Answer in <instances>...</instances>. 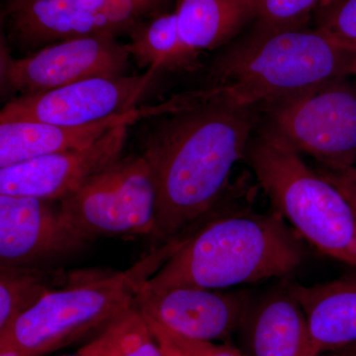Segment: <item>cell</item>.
Segmentation results:
<instances>
[{
  "instance_id": "cell-1",
  "label": "cell",
  "mask_w": 356,
  "mask_h": 356,
  "mask_svg": "<svg viewBox=\"0 0 356 356\" xmlns=\"http://www.w3.org/2000/svg\"><path fill=\"white\" fill-rule=\"evenodd\" d=\"M163 116L143 156L156 188L154 236L163 243L188 233L228 186L261 121L259 110L198 106Z\"/></svg>"
},
{
  "instance_id": "cell-2",
  "label": "cell",
  "mask_w": 356,
  "mask_h": 356,
  "mask_svg": "<svg viewBox=\"0 0 356 356\" xmlns=\"http://www.w3.org/2000/svg\"><path fill=\"white\" fill-rule=\"evenodd\" d=\"M355 51L317 28L252 27L215 58L203 88L159 105L161 115L198 106L261 110L304 89L350 76Z\"/></svg>"
},
{
  "instance_id": "cell-3",
  "label": "cell",
  "mask_w": 356,
  "mask_h": 356,
  "mask_svg": "<svg viewBox=\"0 0 356 356\" xmlns=\"http://www.w3.org/2000/svg\"><path fill=\"white\" fill-rule=\"evenodd\" d=\"M304 259L301 236L276 211L227 215L187 236L140 290L228 289L285 277Z\"/></svg>"
},
{
  "instance_id": "cell-4",
  "label": "cell",
  "mask_w": 356,
  "mask_h": 356,
  "mask_svg": "<svg viewBox=\"0 0 356 356\" xmlns=\"http://www.w3.org/2000/svg\"><path fill=\"white\" fill-rule=\"evenodd\" d=\"M245 161L273 210L321 254L356 267V211L301 154L259 123Z\"/></svg>"
},
{
  "instance_id": "cell-5",
  "label": "cell",
  "mask_w": 356,
  "mask_h": 356,
  "mask_svg": "<svg viewBox=\"0 0 356 356\" xmlns=\"http://www.w3.org/2000/svg\"><path fill=\"white\" fill-rule=\"evenodd\" d=\"M189 234L163 243L125 270L110 274L81 273L67 286L0 332V343H14L41 356L107 325L134 305L140 289L184 245Z\"/></svg>"
},
{
  "instance_id": "cell-6",
  "label": "cell",
  "mask_w": 356,
  "mask_h": 356,
  "mask_svg": "<svg viewBox=\"0 0 356 356\" xmlns=\"http://www.w3.org/2000/svg\"><path fill=\"white\" fill-rule=\"evenodd\" d=\"M348 76L304 89L259 110L262 124L330 172L356 168V84ZM261 123V121H259Z\"/></svg>"
},
{
  "instance_id": "cell-7",
  "label": "cell",
  "mask_w": 356,
  "mask_h": 356,
  "mask_svg": "<svg viewBox=\"0 0 356 356\" xmlns=\"http://www.w3.org/2000/svg\"><path fill=\"white\" fill-rule=\"evenodd\" d=\"M65 219L89 241L154 235L156 188L144 156L120 158L58 201Z\"/></svg>"
},
{
  "instance_id": "cell-8",
  "label": "cell",
  "mask_w": 356,
  "mask_h": 356,
  "mask_svg": "<svg viewBox=\"0 0 356 356\" xmlns=\"http://www.w3.org/2000/svg\"><path fill=\"white\" fill-rule=\"evenodd\" d=\"M130 58L126 44L112 34L67 40L22 58L11 57L2 43L1 86L30 95L92 77L123 76Z\"/></svg>"
},
{
  "instance_id": "cell-9",
  "label": "cell",
  "mask_w": 356,
  "mask_h": 356,
  "mask_svg": "<svg viewBox=\"0 0 356 356\" xmlns=\"http://www.w3.org/2000/svg\"><path fill=\"white\" fill-rule=\"evenodd\" d=\"M156 72L147 69L140 76L92 77L47 92L17 96L1 110L0 123L84 126L127 113L136 109Z\"/></svg>"
},
{
  "instance_id": "cell-10",
  "label": "cell",
  "mask_w": 356,
  "mask_h": 356,
  "mask_svg": "<svg viewBox=\"0 0 356 356\" xmlns=\"http://www.w3.org/2000/svg\"><path fill=\"white\" fill-rule=\"evenodd\" d=\"M248 289L173 287L140 290L134 305L144 315L180 336L229 343L254 297Z\"/></svg>"
},
{
  "instance_id": "cell-11",
  "label": "cell",
  "mask_w": 356,
  "mask_h": 356,
  "mask_svg": "<svg viewBox=\"0 0 356 356\" xmlns=\"http://www.w3.org/2000/svg\"><path fill=\"white\" fill-rule=\"evenodd\" d=\"M53 203L0 194V266L41 267L89 242Z\"/></svg>"
},
{
  "instance_id": "cell-12",
  "label": "cell",
  "mask_w": 356,
  "mask_h": 356,
  "mask_svg": "<svg viewBox=\"0 0 356 356\" xmlns=\"http://www.w3.org/2000/svg\"><path fill=\"white\" fill-rule=\"evenodd\" d=\"M129 126L124 124L115 127L83 149L48 154L0 168V194L58 202L122 158Z\"/></svg>"
},
{
  "instance_id": "cell-13",
  "label": "cell",
  "mask_w": 356,
  "mask_h": 356,
  "mask_svg": "<svg viewBox=\"0 0 356 356\" xmlns=\"http://www.w3.org/2000/svg\"><path fill=\"white\" fill-rule=\"evenodd\" d=\"M236 336L247 356H311L308 321L289 282L254 295Z\"/></svg>"
},
{
  "instance_id": "cell-14",
  "label": "cell",
  "mask_w": 356,
  "mask_h": 356,
  "mask_svg": "<svg viewBox=\"0 0 356 356\" xmlns=\"http://www.w3.org/2000/svg\"><path fill=\"white\" fill-rule=\"evenodd\" d=\"M4 15L11 40L23 47L124 31L81 0H8Z\"/></svg>"
},
{
  "instance_id": "cell-15",
  "label": "cell",
  "mask_w": 356,
  "mask_h": 356,
  "mask_svg": "<svg viewBox=\"0 0 356 356\" xmlns=\"http://www.w3.org/2000/svg\"><path fill=\"white\" fill-rule=\"evenodd\" d=\"M305 312L311 356H323L356 346V274L304 286L289 282Z\"/></svg>"
},
{
  "instance_id": "cell-16",
  "label": "cell",
  "mask_w": 356,
  "mask_h": 356,
  "mask_svg": "<svg viewBox=\"0 0 356 356\" xmlns=\"http://www.w3.org/2000/svg\"><path fill=\"white\" fill-rule=\"evenodd\" d=\"M140 118H147L146 108H136L84 126L31 121L0 123V168L48 154L83 149L112 129L124 124L132 125Z\"/></svg>"
},
{
  "instance_id": "cell-17",
  "label": "cell",
  "mask_w": 356,
  "mask_h": 356,
  "mask_svg": "<svg viewBox=\"0 0 356 356\" xmlns=\"http://www.w3.org/2000/svg\"><path fill=\"white\" fill-rule=\"evenodd\" d=\"M175 13L180 38L194 60L229 44L254 21L250 0H180Z\"/></svg>"
},
{
  "instance_id": "cell-18",
  "label": "cell",
  "mask_w": 356,
  "mask_h": 356,
  "mask_svg": "<svg viewBox=\"0 0 356 356\" xmlns=\"http://www.w3.org/2000/svg\"><path fill=\"white\" fill-rule=\"evenodd\" d=\"M81 274L43 267L0 266V332Z\"/></svg>"
},
{
  "instance_id": "cell-19",
  "label": "cell",
  "mask_w": 356,
  "mask_h": 356,
  "mask_svg": "<svg viewBox=\"0 0 356 356\" xmlns=\"http://www.w3.org/2000/svg\"><path fill=\"white\" fill-rule=\"evenodd\" d=\"M132 31L126 47L140 67L159 72L186 69L195 63L180 38L177 13L161 14L147 24L136 26Z\"/></svg>"
},
{
  "instance_id": "cell-20",
  "label": "cell",
  "mask_w": 356,
  "mask_h": 356,
  "mask_svg": "<svg viewBox=\"0 0 356 356\" xmlns=\"http://www.w3.org/2000/svg\"><path fill=\"white\" fill-rule=\"evenodd\" d=\"M77 353L81 356H163L146 318L135 305L112 318L99 336Z\"/></svg>"
},
{
  "instance_id": "cell-21",
  "label": "cell",
  "mask_w": 356,
  "mask_h": 356,
  "mask_svg": "<svg viewBox=\"0 0 356 356\" xmlns=\"http://www.w3.org/2000/svg\"><path fill=\"white\" fill-rule=\"evenodd\" d=\"M325 0H250L254 27L266 30L306 28Z\"/></svg>"
},
{
  "instance_id": "cell-22",
  "label": "cell",
  "mask_w": 356,
  "mask_h": 356,
  "mask_svg": "<svg viewBox=\"0 0 356 356\" xmlns=\"http://www.w3.org/2000/svg\"><path fill=\"white\" fill-rule=\"evenodd\" d=\"M317 13V29L356 53V0H329Z\"/></svg>"
},
{
  "instance_id": "cell-23",
  "label": "cell",
  "mask_w": 356,
  "mask_h": 356,
  "mask_svg": "<svg viewBox=\"0 0 356 356\" xmlns=\"http://www.w3.org/2000/svg\"><path fill=\"white\" fill-rule=\"evenodd\" d=\"M156 325L185 356H247L240 348L231 343H215L189 339L165 329L159 323H156Z\"/></svg>"
},
{
  "instance_id": "cell-24",
  "label": "cell",
  "mask_w": 356,
  "mask_h": 356,
  "mask_svg": "<svg viewBox=\"0 0 356 356\" xmlns=\"http://www.w3.org/2000/svg\"><path fill=\"white\" fill-rule=\"evenodd\" d=\"M318 172L327 177L332 184L336 185L356 211V168L343 172H330L325 170H321Z\"/></svg>"
},
{
  "instance_id": "cell-25",
  "label": "cell",
  "mask_w": 356,
  "mask_h": 356,
  "mask_svg": "<svg viewBox=\"0 0 356 356\" xmlns=\"http://www.w3.org/2000/svg\"><path fill=\"white\" fill-rule=\"evenodd\" d=\"M0 356H36V355L17 344L0 343Z\"/></svg>"
},
{
  "instance_id": "cell-26",
  "label": "cell",
  "mask_w": 356,
  "mask_h": 356,
  "mask_svg": "<svg viewBox=\"0 0 356 356\" xmlns=\"http://www.w3.org/2000/svg\"><path fill=\"white\" fill-rule=\"evenodd\" d=\"M156 339H158L159 348L163 351V356H185L165 334H159L156 336Z\"/></svg>"
},
{
  "instance_id": "cell-27",
  "label": "cell",
  "mask_w": 356,
  "mask_h": 356,
  "mask_svg": "<svg viewBox=\"0 0 356 356\" xmlns=\"http://www.w3.org/2000/svg\"><path fill=\"white\" fill-rule=\"evenodd\" d=\"M135 1L139 2L140 4H142V6L147 7L149 10H151L154 7L159 6L161 0H135Z\"/></svg>"
},
{
  "instance_id": "cell-28",
  "label": "cell",
  "mask_w": 356,
  "mask_h": 356,
  "mask_svg": "<svg viewBox=\"0 0 356 356\" xmlns=\"http://www.w3.org/2000/svg\"><path fill=\"white\" fill-rule=\"evenodd\" d=\"M334 353V355L339 356H356V346H350V348H344L343 350L337 351V353Z\"/></svg>"
},
{
  "instance_id": "cell-29",
  "label": "cell",
  "mask_w": 356,
  "mask_h": 356,
  "mask_svg": "<svg viewBox=\"0 0 356 356\" xmlns=\"http://www.w3.org/2000/svg\"><path fill=\"white\" fill-rule=\"evenodd\" d=\"M350 74V76L355 77L356 79V54L355 58H353V62H351Z\"/></svg>"
},
{
  "instance_id": "cell-30",
  "label": "cell",
  "mask_w": 356,
  "mask_h": 356,
  "mask_svg": "<svg viewBox=\"0 0 356 356\" xmlns=\"http://www.w3.org/2000/svg\"><path fill=\"white\" fill-rule=\"evenodd\" d=\"M323 356H339V355H334V353H330V355H323Z\"/></svg>"
},
{
  "instance_id": "cell-31",
  "label": "cell",
  "mask_w": 356,
  "mask_h": 356,
  "mask_svg": "<svg viewBox=\"0 0 356 356\" xmlns=\"http://www.w3.org/2000/svg\"><path fill=\"white\" fill-rule=\"evenodd\" d=\"M64 356H81V355H79V353H77V355H64Z\"/></svg>"
},
{
  "instance_id": "cell-32",
  "label": "cell",
  "mask_w": 356,
  "mask_h": 356,
  "mask_svg": "<svg viewBox=\"0 0 356 356\" xmlns=\"http://www.w3.org/2000/svg\"><path fill=\"white\" fill-rule=\"evenodd\" d=\"M325 1H329V0H325ZM325 1H324V2H325Z\"/></svg>"
}]
</instances>
